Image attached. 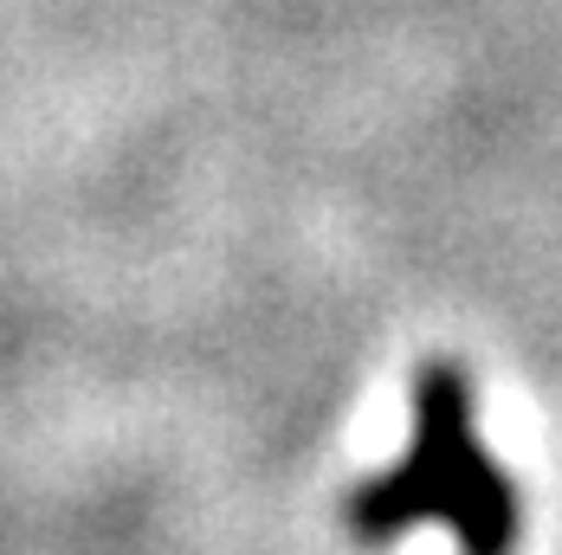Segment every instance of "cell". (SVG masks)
Masks as SVG:
<instances>
[{
	"label": "cell",
	"mask_w": 562,
	"mask_h": 555,
	"mask_svg": "<svg viewBox=\"0 0 562 555\" xmlns=\"http://www.w3.org/2000/svg\"><path fill=\"white\" fill-rule=\"evenodd\" d=\"M407 523H447L465 555H510L517 543V498L472 433V394L447 362L414 382L407 458L356 498L362 536H401Z\"/></svg>",
	"instance_id": "cell-1"
}]
</instances>
